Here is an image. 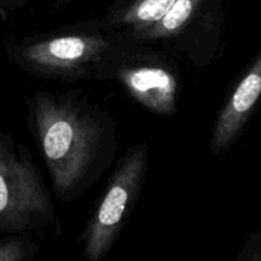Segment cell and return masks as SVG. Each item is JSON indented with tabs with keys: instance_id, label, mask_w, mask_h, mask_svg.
<instances>
[{
	"instance_id": "8",
	"label": "cell",
	"mask_w": 261,
	"mask_h": 261,
	"mask_svg": "<svg viewBox=\"0 0 261 261\" xmlns=\"http://www.w3.org/2000/svg\"><path fill=\"white\" fill-rule=\"evenodd\" d=\"M40 246L30 232L8 234L0 240V261H32Z\"/></svg>"
},
{
	"instance_id": "10",
	"label": "cell",
	"mask_w": 261,
	"mask_h": 261,
	"mask_svg": "<svg viewBox=\"0 0 261 261\" xmlns=\"http://www.w3.org/2000/svg\"><path fill=\"white\" fill-rule=\"evenodd\" d=\"M30 0H0V17L7 19L19 9H22Z\"/></svg>"
},
{
	"instance_id": "2",
	"label": "cell",
	"mask_w": 261,
	"mask_h": 261,
	"mask_svg": "<svg viewBox=\"0 0 261 261\" xmlns=\"http://www.w3.org/2000/svg\"><path fill=\"white\" fill-rule=\"evenodd\" d=\"M120 32L99 18L70 23L5 43L8 59L25 74L45 81H96Z\"/></svg>"
},
{
	"instance_id": "1",
	"label": "cell",
	"mask_w": 261,
	"mask_h": 261,
	"mask_svg": "<svg viewBox=\"0 0 261 261\" xmlns=\"http://www.w3.org/2000/svg\"><path fill=\"white\" fill-rule=\"evenodd\" d=\"M27 125L63 203L89 190L116 157L115 117L78 89L33 92L27 97Z\"/></svg>"
},
{
	"instance_id": "6",
	"label": "cell",
	"mask_w": 261,
	"mask_h": 261,
	"mask_svg": "<svg viewBox=\"0 0 261 261\" xmlns=\"http://www.w3.org/2000/svg\"><path fill=\"white\" fill-rule=\"evenodd\" d=\"M261 105V48L240 71L227 91L212 129L209 150L214 157L228 152Z\"/></svg>"
},
{
	"instance_id": "3",
	"label": "cell",
	"mask_w": 261,
	"mask_h": 261,
	"mask_svg": "<svg viewBox=\"0 0 261 261\" xmlns=\"http://www.w3.org/2000/svg\"><path fill=\"white\" fill-rule=\"evenodd\" d=\"M96 82L119 84L133 101L161 117L177 112L182 91V75L173 54L122 32L97 73Z\"/></svg>"
},
{
	"instance_id": "11",
	"label": "cell",
	"mask_w": 261,
	"mask_h": 261,
	"mask_svg": "<svg viewBox=\"0 0 261 261\" xmlns=\"http://www.w3.org/2000/svg\"><path fill=\"white\" fill-rule=\"evenodd\" d=\"M75 2H79V0H54L53 8L54 10H60L63 9V8L68 7V5L73 4V3Z\"/></svg>"
},
{
	"instance_id": "5",
	"label": "cell",
	"mask_w": 261,
	"mask_h": 261,
	"mask_svg": "<svg viewBox=\"0 0 261 261\" xmlns=\"http://www.w3.org/2000/svg\"><path fill=\"white\" fill-rule=\"evenodd\" d=\"M148 167L149 147L147 143L129 147L117 161L79 237L83 256L88 261H102L111 252L139 200Z\"/></svg>"
},
{
	"instance_id": "9",
	"label": "cell",
	"mask_w": 261,
	"mask_h": 261,
	"mask_svg": "<svg viewBox=\"0 0 261 261\" xmlns=\"http://www.w3.org/2000/svg\"><path fill=\"white\" fill-rule=\"evenodd\" d=\"M236 261H261V231L254 232L247 237Z\"/></svg>"
},
{
	"instance_id": "7",
	"label": "cell",
	"mask_w": 261,
	"mask_h": 261,
	"mask_svg": "<svg viewBox=\"0 0 261 261\" xmlns=\"http://www.w3.org/2000/svg\"><path fill=\"white\" fill-rule=\"evenodd\" d=\"M175 3L176 0H114L99 19L110 30L137 37L162 19Z\"/></svg>"
},
{
	"instance_id": "4",
	"label": "cell",
	"mask_w": 261,
	"mask_h": 261,
	"mask_svg": "<svg viewBox=\"0 0 261 261\" xmlns=\"http://www.w3.org/2000/svg\"><path fill=\"white\" fill-rule=\"evenodd\" d=\"M55 223L51 193L32 153L0 129V233H31Z\"/></svg>"
}]
</instances>
